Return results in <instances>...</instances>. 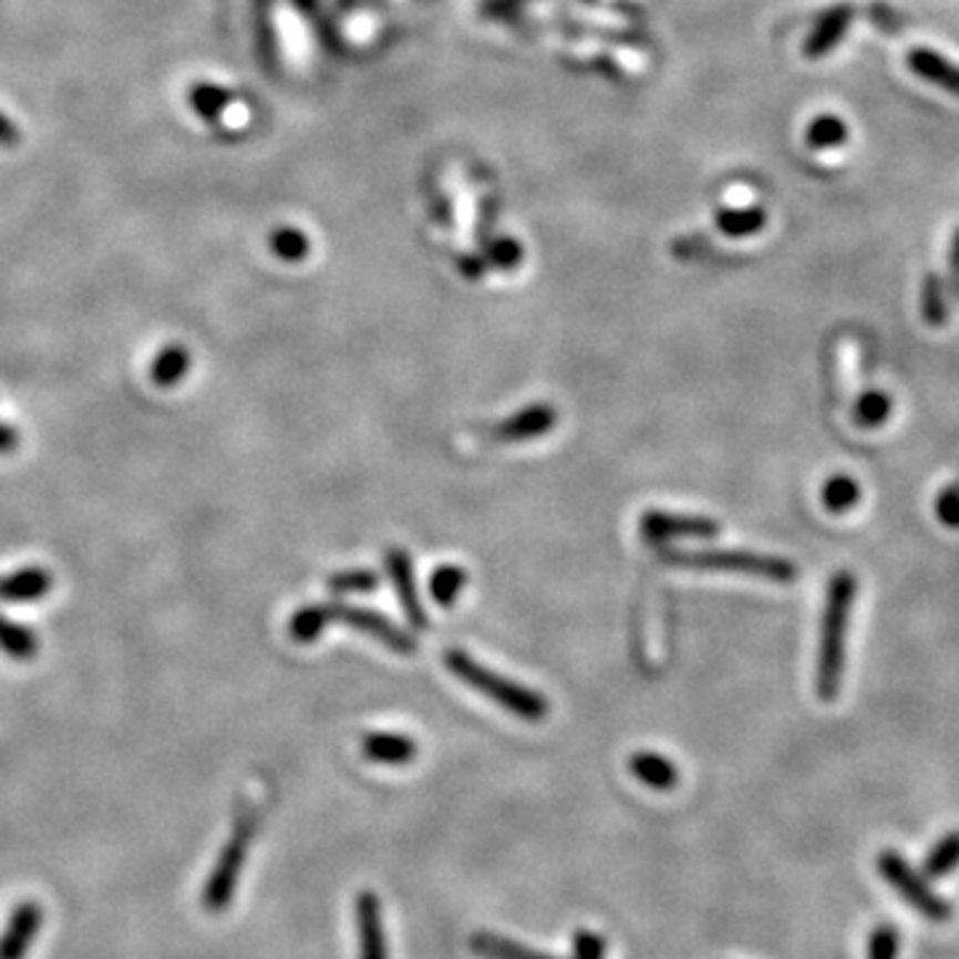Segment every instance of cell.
Here are the masks:
<instances>
[{
  "label": "cell",
  "mask_w": 959,
  "mask_h": 959,
  "mask_svg": "<svg viewBox=\"0 0 959 959\" xmlns=\"http://www.w3.org/2000/svg\"><path fill=\"white\" fill-rule=\"evenodd\" d=\"M858 581L850 570H837L826 587L824 621H821V646L816 667V691L824 701H834L843 685L845 669V635L856 602Z\"/></svg>",
  "instance_id": "1"
},
{
  "label": "cell",
  "mask_w": 959,
  "mask_h": 959,
  "mask_svg": "<svg viewBox=\"0 0 959 959\" xmlns=\"http://www.w3.org/2000/svg\"><path fill=\"white\" fill-rule=\"evenodd\" d=\"M445 667H448L451 672L464 682V685L475 688V691L483 693L485 699L496 701L498 707L507 709L512 714H517V718L530 722L547 718L549 704L542 693L530 691V688L517 685L515 680H507L502 678V674L491 672L488 667H483V663L472 659V656L464 653V650H448V653H445Z\"/></svg>",
  "instance_id": "2"
},
{
  "label": "cell",
  "mask_w": 959,
  "mask_h": 959,
  "mask_svg": "<svg viewBox=\"0 0 959 959\" xmlns=\"http://www.w3.org/2000/svg\"><path fill=\"white\" fill-rule=\"evenodd\" d=\"M663 563L678 565V568H704V570H733L746 574L754 579H765L773 584L797 581V565L776 555H760L746 549H701V551H663Z\"/></svg>",
  "instance_id": "3"
},
{
  "label": "cell",
  "mask_w": 959,
  "mask_h": 959,
  "mask_svg": "<svg viewBox=\"0 0 959 959\" xmlns=\"http://www.w3.org/2000/svg\"><path fill=\"white\" fill-rule=\"evenodd\" d=\"M877 872L879 877L890 885L893 893H898V898H901L904 904H909L915 911H919L928 922H936V925L949 922L951 904L930 888V883L925 879V875H919L901 853L898 850L879 853Z\"/></svg>",
  "instance_id": "4"
},
{
  "label": "cell",
  "mask_w": 959,
  "mask_h": 959,
  "mask_svg": "<svg viewBox=\"0 0 959 959\" xmlns=\"http://www.w3.org/2000/svg\"><path fill=\"white\" fill-rule=\"evenodd\" d=\"M251 839H254V821L243 818L240 824L235 826L233 837L227 839V845L221 847L212 875H208L206 885H203V906H206L212 915H219V911H225L227 906L233 904L235 893H238L240 875H243V866H246L248 845H251Z\"/></svg>",
  "instance_id": "5"
},
{
  "label": "cell",
  "mask_w": 959,
  "mask_h": 959,
  "mask_svg": "<svg viewBox=\"0 0 959 959\" xmlns=\"http://www.w3.org/2000/svg\"><path fill=\"white\" fill-rule=\"evenodd\" d=\"M323 608L328 623H347V627L358 629V632L371 635L373 640H379L381 646L395 650V653H413V650H416V640H413L411 635H405L400 627H395L390 619L377 613V610L344 606V602H323Z\"/></svg>",
  "instance_id": "6"
},
{
  "label": "cell",
  "mask_w": 959,
  "mask_h": 959,
  "mask_svg": "<svg viewBox=\"0 0 959 959\" xmlns=\"http://www.w3.org/2000/svg\"><path fill=\"white\" fill-rule=\"evenodd\" d=\"M642 538L650 544L672 542V538H714L720 534V525L709 517L693 515H667V512L650 509L640 520Z\"/></svg>",
  "instance_id": "7"
},
{
  "label": "cell",
  "mask_w": 959,
  "mask_h": 959,
  "mask_svg": "<svg viewBox=\"0 0 959 959\" xmlns=\"http://www.w3.org/2000/svg\"><path fill=\"white\" fill-rule=\"evenodd\" d=\"M354 925H358L360 959H390L384 917L373 890H360L354 898Z\"/></svg>",
  "instance_id": "8"
},
{
  "label": "cell",
  "mask_w": 959,
  "mask_h": 959,
  "mask_svg": "<svg viewBox=\"0 0 959 959\" xmlns=\"http://www.w3.org/2000/svg\"><path fill=\"white\" fill-rule=\"evenodd\" d=\"M43 925L41 906L24 901L11 911L6 930L0 932V959H24L30 946L35 943L38 930Z\"/></svg>",
  "instance_id": "9"
},
{
  "label": "cell",
  "mask_w": 959,
  "mask_h": 959,
  "mask_svg": "<svg viewBox=\"0 0 959 959\" xmlns=\"http://www.w3.org/2000/svg\"><path fill=\"white\" fill-rule=\"evenodd\" d=\"M557 422V411L547 403H534L528 409L517 411L515 416L504 419L491 430V437L498 443H523V440H534L547 435Z\"/></svg>",
  "instance_id": "10"
},
{
  "label": "cell",
  "mask_w": 959,
  "mask_h": 959,
  "mask_svg": "<svg viewBox=\"0 0 959 959\" xmlns=\"http://www.w3.org/2000/svg\"><path fill=\"white\" fill-rule=\"evenodd\" d=\"M386 570H390L392 584H395L400 597V606H403L405 619L411 621V627L416 629L430 627V621H426V610L422 608V600H419V589H416V579H413V565L409 551L403 549L386 551Z\"/></svg>",
  "instance_id": "11"
},
{
  "label": "cell",
  "mask_w": 959,
  "mask_h": 959,
  "mask_svg": "<svg viewBox=\"0 0 959 959\" xmlns=\"http://www.w3.org/2000/svg\"><path fill=\"white\" fill-rule=\"evenodd\" d=\"M629 773L653 792H669L678 786L680 773L674 762L656 752H637L629 757Z\"/></svg>",
  "instance_id": "12"
},
{
  "label": "cell",
  "mask_w": 959,
  "mask_h": 959,
  "mask_svg": "<svg viewBox=\"0 0 959 959\" xmlns=\"http://www.w3.org/2000/svg\"><path fill=\"white\" fill-rule=\"evenodd\" d=\"M416 752V741L403 733H368L363 739V754L379 765H405Z\"/></svg>",
  "instance_id": "13"
},
{
  "label": "cell",
  "mask_w": 959,
  "mask_h": 959,
  "mask_svg": "<svg viewBox=\"0 0 959 959\" xmlns=\"http://www.w3.org/2000/svg\"><path fill=\"white\" fill-rule=\"evenodd\" d=\"M51 589V574L41 568H28L19 570V574L9 576V579L0 581V600L9 602H32L38 597H43Z\"/></svg>",
  "instance_id": "14"
},
{
  "label": "cell",
  "mask_w": 959,
  "mask_h": 959,
  "mask_svg": "<svg viewBox=\"0 0 959 959\" xmlns=\"http://www.w3.org/2000/svg\"><path fill=\"white\" fill-rule=\"evenodd\" d=\"M472 949H475V955H480L483 959H560L485 930H480L472 936Z\"/></svg>",
  "instance_id": "15"
},
{
  "label": "cell",
  "mask_w": 959,
  "mask_h": 959,
  "mask_svg": "<svg viewBox=\"0 0 959 959\" xmlns=\"http://www.w3.org/2000/svg\"><path fill=\"white\" fill-rule=\"evenodd\" d=\"M959 866V829L949 832L930 847V853L922 860V875L930 879L949 877Z\"/></svg>",
  "instance_id": "16"
},
{
  "label": "cell",
  "mask_w": 959,
  "mask_h": 959,
  "mask_svg": "<svg viewBox=\"0 0 959 959\" xmlns=\"http://www.w3.org/2000/svg\"><path fill=\"white\" fill-rule=\"evenodd\" d=\"M464 584H466L464 568H458V565H440L430 579L432 600H435L437 606L451 608L453 602H456L458 592L464 589Z\"/></svg>",
  "instance_id": "17"
},
{
  "label": "cell",
  "mask_w": 959,
  "mask_h": 959,
  "mask_svg": "<svg viewBox=\"0 0 959 959\" xmlns=\"http://www.w3.org/2000/svg\"><path fill=\"white\" fill-rule=\"evenodd\" d=\"M909 62L911 70L928 78V81H936L949 91H959V72L951 70L949 62H943L941 56L930 54V51H915V54H909Z\"/></svg>",
  "instance_id": "18"
},
{
  "label": "cell",
  "mask_w": 959,
  "mask_h": 959,
  "mask_svg": "<svg viewBox=\"0 0 959 959\" xmlns=\"http://www.w3.org/2000/svg\"><path fill=\"white\" fill-rule=\"evenodd\" d=\"M821 502H824L826 509L837 512L839 515V512H847L860 502V485L847 475H837V477L826 480L824 491H821Z\"/></svg>",
  "instance_id": "19"
},
{
  "label": "cell",
  "mask_w": 959,
  "mask_h": 959,
  "mask_svg": "<svg viewBox=\"0 0 959 959\" xmlns=\"http://www.w3.org/2000/svg\"><path fill=\"white\" fill-rule=\"evenodd\" d=\"M189 368V354L184 347H166L157 354L153 365V381L157 386H174Z\"/></svg>",
  "instance_id": "20"
},
{
  "label": "cell",
  "mask_w": 959,
  "mask_h": 959,
  "mask_svg": "<svg viewBox=\"0 0 959 959\" xmlns=\"http://www.w3.org/2000/svg\"><path fill=\"white\" fill-rule=\"evenodd\" d=\"M328 619H326V608L323 606H307L293 613L291 623H288V632L297 642H305V646H310V642L318 640L320 635L326 632Z\"/></svg>",
  "instance_id": "21"
},
{
  "label": "cell",
  "mask_w": 959,
  "mask_h": 959,
  "mask_svg": "<svg viewBox=\"0 0 959 959\" xmlns=\"http://www.w3.org/2000/svg\"><path fill=\"white\" fill-rule=\"evenodd\" d=\"M0 648L9 656H14V659H30L38 650V640L30 629L6 621L3 616H0Z\"/></svg>",
  "instance_id": "22"
},
{
  "label": "cell",
  "mask_w": 959,
  "mask_h": 959,
  "mask_svg": "<svg viewBox=\"0 0 959 959\" xmlns=\"http://www.w3.org/2000/svg\"><path fill=\"white\" fill-rule=\"evenodd\" d=\"M898 951H901V932L896 925L883 922L869 932L866 959H898Z\"/></svg>",
  "instance_id": "23"
},
{
  "label": "cell",
  "mask_w": 959,
  "mask_h": 959,
  "mask_svg": "<svg viewBox=\"0 0 959 959\" xmlns=\"http://www.w3.org/2000/svg\"><path fill=\"white\" fill-rule=\"evenodd\" d=\"M890 398L885 395V392H866V395L858 398L856 403V422L860 426H879L885 422V419L890 416Z\"/></svg>",
  "instance_id": "24"
},
{
  "label": "cell",
  "mask_w": 959,
  "mask_h": 959,
  "mask_svg": "<svg viewBox=\"0 0 959 959\" xmlns=\"http://www.w3.org/2000/svg\"><path fill=\"white\" fill-rule=\"evenodd\" d=\"M379 587V576L373 570H341L328 579V589L333 595H347V592H371Z\"/></svg>",
  "instance_id": "25"
},
{
  "label": "cell",
  "mask_w": 959,
  "mask_h": 959,
  "mask_svg": "<svg viewBox=\"0 0 959 959\" xmlns=\"http://www.w3.org/2000/svg\"><path fill=\"white\" fill-rule=\"evenodd\" d=\"M574 959H606V941L592 930L574 932Z\"/></svg>",
  "instance_id": "26"
},
{
  "label": "cell",
  "mask_w": 959,
  "mask_h": 959,
  "mask_svg": "<svg viewBox=\"0 0 959 959\" xmlns=\"http://www.w3.org/2000/svg\"><path fill=\"white\" fill-rule=\"evenodd\" d=\"M272 248H275V254L282 256V259L297 261V259H301V256H305L307 243H305V238H301V233H293V229H282V233H275Z\"/></svg>",
  "instance_id": "27"
},
{
  "label": "cell",
  "mask_w": 959,
  "mask_h": 959,
  "mask_svg": "<svg viewBox=\"0 0 959 959\" xmlns=\"http://www.w3.org/2000/svg\"><path fill=\"white\" fill-rule=\"evenodd\" d=\"M922 314L928 318L930 326H941L946 318V307L941 299V288H938L936 280H930L928 286H925V301H922Z\"/></svg>",
  "instance_id": "28"
},
{
  "label": "cell",
  "mask_w": 959,
  "mask_h": 959,
  "mask_svg": "<svg viewBox=\"0 0 959 959\" xmlns=\"http://www.w3.org/2000/svg\"><path fill=\"white\" fill-rule=\"evenodd\" d=\"M195 104V110H198L200 115L214 117L221 110V102H225V94L221 91L212 89V85H200V89L193 91V96H189Z\"/></svg>",
  "instance_id": "29"
},
{
  "label": "cell",
  "mask_w": 959,
  "mask_h": 959,
  "mask_svg": "<svg viewBox=\"0 0 959 959\" xmlns=\"http://www.w3.org/2000/svg\"><path fill=\"white\" fill-rule=\"evenodd\" d=\"M938 520L949 528H959V488H946L936 502Z\"/></svg>",
  "instance_id": "30"
},
{
  "label": "cell",
  "mask_w": 959,
  "mask_h": 959,
  "mask_svg": "<svg viewBox=\"0 0 959 959\" xmlns=\"http://www.w3.org/2000/svg\"><path fill=\"white\" fill-rule=\"evenodd\" d=\"M845 140V126L837 121V117H824V121L816 123V131H813V142L816 144H837Z\"/></svg>",
  "instance_id": "31"
},
{
  "label": "cell",
  "mask_w": 959,
  "mask_h": 959,
  "mask_svg": "<svg viewBox=\"0 0 959 959\" xmlns=\"http://www.w3.org/2000/svg\"><path fill=\"white\" fill-rule=\"evenodd\" d=\"M762 225V216L760 214H739V216H728V219H722V227L728 229V233L733 235H746L754 233Z\"/></svg>",
  "instance_id": "32"
},
{
  "label": "cell",
  "mask_w": 959,
  "mask_h": 959,
  "mask_svg": "<svg viewBox=\"0 0 959 959\" xmlns=\"http://www.w3.org/2000/svg\"><path fill=\"white\" fill-rule=\"evenodd\" d=\"M19 140V131L14 123L0 113V144H14Z\"/></svg>",
  "instance_id": "33"
},
{
  "label": "cell",
  "mask_w": 959,
  "mask_h": 959,
  "mask_svg": "<svg viewBox=\"0 0 959 959\" xmlns=\"http://www.w3.org/2000/svg\"><path fill=\"white\" fill-rule=\"evenodd\" d=\"M14 445H17L14 432H11L9 426H0V451L9 453V451H14Z\"/></svg>",
  "instance_id": "34"
},
{
  "label": "cell",
  "mask_w": 959,
  "mask_h": 959,
  "mask_svg": "<svg viewBox=\"0 0 959 959\" xmlns=\"http://www.w3.org/2000/svg\"><path fill=\"white\" fill-rule=\"evenodd\" d=\"M955 246H957V254H959V233H957V240H955Z\"/></svg>",
  "instance_id": "35"
}]
</instances>
